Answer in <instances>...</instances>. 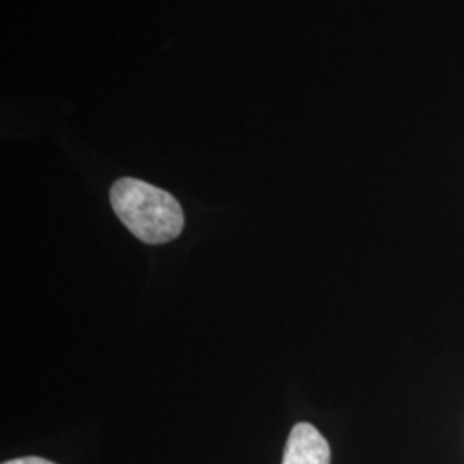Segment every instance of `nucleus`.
Masks as SVG:
<instances>
[{"label":"nucleus","instance_id":"nucleus-2","mask_svg":"<svg viewBox=\"0 0 464 464\" xmlns=\"http://www.w3.org/2000/svg\"><path fill=\"white\" fill-rule=\"evenodd\" d=\"M282 464H331V448L310 423H298L289 433Z\"/></svg>","mask_w":464,"mask_h":464},{"label":"nucleus","instance_id":"nucleus-3","mask_svg":"<svg viewBox=\"0 0 464 464\" xmlns=\"http://www.w3.org/2000/svg\"><path fill=\"white\" fill-rule=\"evenodd\" d=\"M2 464H55L49 461V459H44V458H36V456H30V458H17V459H11V461H5Z\"/></svg>","mask_w":464,"mask_h":464},{"label":"nucleus","instance_id":"nucleus-1","mask_svg":"<svg viewBox=\"0 0 464 464\" xmlns=\"http://www.w3.org/2000/svg\"><path fill=\"white\" fill-rule=\"evenodd\" d=\"M111 203L121 222L147 245L169 243L183 232L179 201L153 184L122 178L111 189Z\"/></svg>","mask_w":464,"mask_h":464}]
</instances>
